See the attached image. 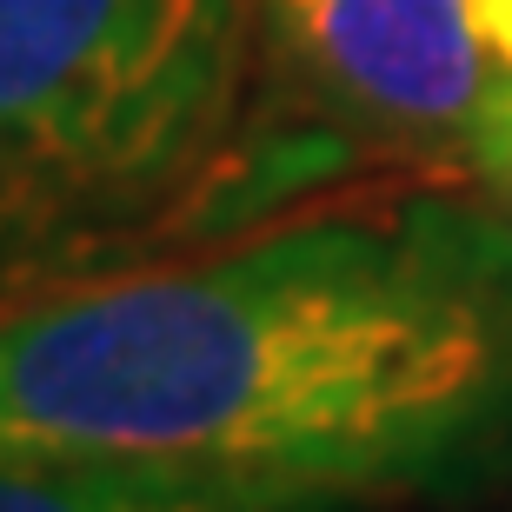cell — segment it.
Instances as JSON below:
<instances>
[{
	"label": "cell",
	"mask_w": 512,
	"mask_h": 512,
	"mask_svg": "<svg viewBox=\"0 0 512 512\" xmlns=\"http://www.w3.org/2000/svg\"><path fill=\"white\" fill-rule=\"evenodd\" d=\"M0 453L313 506L512 453V220L473 187L306 193L0 306Z\"/></svg>",
	"instance_id": "obj_1"
},
{
	"label": "cell",
	"mask_w": 512,
	"mask_h": 512,
	"mask_svg": "<svg viewBox=\"0 0 512 512\" xmlns=\"http://www.w3.org/2000/svg\"><path fill=\"white\" fill-rule=\"evenodd\" d=\"M479 20H486V34H493L499 60L512 67V0H479Z\"/></svg>",
	"instance_id": "obj_6"
},
{
	"label": "cell",
	"mask_w": 512,
	"mask_h": 512,
	"mask_svg": "<svg viewBox=\"0 0 512 512\" xmlns=\"http://www.w3.org/2000/svg\"><path fill=\"white\" fill-rule=\"evenodd\" d=\"M466 187L486 200V207H499L512 220V114H506V127L486 140V153L473 160V173H466Z\"/></svg>",
	"instance_id": "obj_5"
},
{
	"label": "cell",
	"mask_w": 512,
	"mask_h": 512,
	"mask_svg": "<svg viewBox=\"0 0 512 512\" xmlns=\"http://www.w3.org/2000/svg\"><path fill=\"white\" fill-rule=\"evenodd\" d=\"M260 153L293 193L353 167L459 180L512 114L479 0H253Z\"/></svg>",
	"instance_id": "obj_3"
},
{
	"label": "cell",
	"mask_w": 512,
	"mask_h": 512,
	"mask_svg": "<svg viewBox=\"0 0 512 512\" xmlns=\"http://www.w3.org/2000/svg\"><path fill=\"white\" fill-rule=\"evenodd\" d=\"M280 207L253 0H0V306Z\"/></svg>",
	"instance_id": "obj_2"
},
{
	"label": "cell",
	"mask_w": 512,
	"mask_h": 512,
	"mask_svg": "<svg viewBox=\"0 0 512 512\" xmlns=\"http://www.w3.org/2000/svg\"><path fill=\"white\" fill-rule=\"evenodd\" d=\"M0 512H346L313 499H260L227 486L160 479L133 466H54L0 453Z\"/></svg>",
	"instance_id": "obj_4"
}]
</instances>
